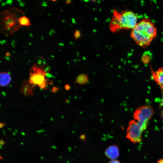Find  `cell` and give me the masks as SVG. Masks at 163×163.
<instances>
[{
    "label": "cell",
    "mask_w": 163,
    "mask_h": 163,
    "mask_svg": "<svg viewBox=\"0 0 163 163\" xmlns=\"http://www.w3.org/2000/svg\"><path fill=\"white\" fill-rule=\"evenodd\" d=\"M157 34V29L154 23L146 18L137 23L132 29L130 37L138 46L145 48L150 45Z\"/></svg>",
    "instance_id": "1"
},
{
    "label": "cell",
    "mask_w": 163,
    "mask_h": 163,
    "mask_svg": "<svg viewBox=\"0 0 163 163\" xmlns=\"http://www.w3.org/2000/svg\"><path fill=\"white\" fill-rule=\"evenodd\" d=\"M137 16L131 11L125 10L120 12L114 10L110 29L113 32L122 29H132L137 23Z\"/></svg>",
    "instance_id": "2"
},
{
    "label": "cell",
    "mask_w": 163,
    "mask_h": 163,
    "mask_svg": "<svg viewBox=\"0 0 163 163\" xmlns=\"http://www.w3.org/2000/svg\"><path fill=\"white\" fill-rule=\"evenodd\" d=\"M147 125L136 120H130L127 130V138L134 143L140 142L142 140L141 135Z\"/></svg>",
    "instance_id": "3"
},
{
    "label": "cell",
    "mask_w": 163,
    "mask_h": 163,
    "mask_svg": "<svg viewBox=\"0 0 163 163\" xmlns=\"http://www.w3.org/2000/svg\"><path fill=\"white\" fill-rule=\"evenodd\" d=\"M49 70L48 67L44 70L38 67L33 68L30 73V83L33 85H38L41 89H45L48 83L45 77Z\"/></svg>",
    "instance_id": "4"
},
{
    "label": "cell",
    "mask_w": 163,
    "mask_h": 163,
    "mask_svg": "<svg viewBox=\"0 0 163 163\" xmlns=\"http://www.w3.org/2000/svg\"><path fill=\"white\" fill-rule=\"evenodd\" d=\"M154 114L153 107L150 105H144L137 109L134 112L133 117L135 120L137 122L148 124Z\"/></svg>",
    "instance_id": "5"
},
{
    "label": "cell",
    "mask_w": 163,
    "mask_h": 163,
    "mask_svg": "<svg viewBox=\"0 0 163 163\" xmlns=\"http://www.w3.org/2000/svg\"><path fill=\"white\" fill-rule=\"evenodd\" d=\"M105 154L109 159L112 160H116L119 155L118 147L116 145L110 146L105 150Z\"/></svg>",
    "instance_id": "6"
},
{
    "label": "cell",
    "mask_w": 163,
    "mask_h": 163,
    "mask_svg": "<svg viewBox=\"0 0 163 163\" xmlns=\"http://www.w3.org/2000/svg\"><path fill=\"white\" fill-rule=\"evenodd\" d=\"M152 77L153 80L163 90V67L161 68L157 71H152Z\"/></svg>",
    "instance_id": "7"
},
{
    "label": "cell",
    "mask_w": 163,
    "mask_h": 163,
    "mask_svg": "<svg viewBox=\"0 0 163 163\" xmlns=\"http://www.w3.org/2000/svg\"><path fill=\"white\" fill-rule=\"evenodd\" d=\"M10 76L8 73L1 72L0 74V85L2 87L8 85L11 81Z\"/></svg>",
    "instance_id": "8"
},
{
    "label": "cell",
    "mask_w": 163,
    "mask_h": 163,
    "mask_svg": "<svg viewBox=\"0 0 163 163\" xmlns=\"http://www.w3.org/2000/svg\"><path fill=\"white\" fill-rule=\"evenodd\" d=\"M89 80L88 75L82 73L77 76L75 82L79 85H84L88 83Z\"/></svg>",
    "instance_id": "9"
},
{
    "label": "cell",
    "mask_w": 163,
    "mask_h": 163,
    "mask_svg": "<svg viewBox=\"0 0 163 163\" xmlns=\"http://www.w3.org/2000/svg\"><path fill=\"white\" fill-rule=\"evenodd\" d=\"M22 86L21 87V92L26 96H29L30 95H31L32 92L31 90L30 89V85H26L25 82H24Z\"/></svg>",
    "instance_id": "10"
},
{
    "label": "cell",
    "mask_w": 163,
    "mask_h": 163,
    "mask_svg": "<svg viewBox=\"0 0 163 163\" xmlns=\"http://www.w3.org/2000/svg\"><path fill=\"white\" fill-rule=\"evenodd\" d=\"M20 25L23 26H28L30 25L29 20L28 18L25 16L20 18L18 20Z\"/></svg>",
    "instance_id": "11"
},
{
    "label": "cell",
    "mask_w": 163,
    "mask_h": 163,
    "mask_svg": "<svg viewBox=\"0 0 163 163\" xmlns=\"http://www.w3.org/2000/svg\"><path fill=\"white\" fill-rule=\"evenodd\" d=\"M15 23V21L12 18L10 17H7L6 18L5 21V25L7 27L11 28V27L14 26Z\"/></svg>",
    "instance_id": "12"
},
{
    "label": "cell",
    "mask_w": 163,
    "mask_h": 163,
    "mask_svg": "<svg viewBox=\"0 0 163 163\" xmlns=\"http://www.w3.org/2000/svg\"><path fill=\"white\" fill-rule=\"evenodd\" d=\"M150 59L149 56L145 54L143 56L142 61L144 63L147 64L149 62Z\"/></svg>",
    "instance_id": "13"
},
{
    "label": "cell",
    "mask_w": 163,
    "mask_h": 163,
    "mask_svg": "<svg viewBox=\"0 0 163 163\" xmlns=\"http://www.w3.org/2000/svg\"><path fill=\"white\" fill-rule=\"evenodd\" d=\"M81 35V32L80 31L77 30L75 31L74 34V36L75 39H78L80 37Z\"/></svg>",
    "instance_id": "14"
},
{
    "label": "cell",
    "mask_w": 163,
    "mask_h": 163,
    "mask_svg": "<svg viewBox=\"0 0 163 163\" xmlns=\"http://www.w3.org/2000/svg\"><path fill=\"white\" fill-rule=\"evenodd\" d=\"M19 3L20 6L21 7H24L25 6V3L24 2H21L20 0H18L17 1Z\"/></svg>",
    "instance_id": "15"
},
{
    "label": "cell",
    "mask_w": 163,
    "mask_h": 163,
    "mask_svg": "<svg viewBox=\"0 0 163 163\" xmlns=\"http://www.w3.org/2000/svg\"><path fill=\"white\" fill-rule=\"evenodd\" d=\"M65 89L67 91H68L70 89V86L69 84H67L65 85Z\"/></svg>",
    "instance_id": "16"
},
{
    "label": "cell",
    "mask_w": 163,
    "mask_h": 163,
    "mask_svg": "<svg viewBox=\"0 0 163 163\" xmlns=\"http://www.w3.org/2000/svg\"><path fill=\"white\" fill-rule=\"evenodd\" d=\"M162 98L160 103V105L163 107V90H162Z\"/></svg>",
    "instance_id": "17"
},
{
    "label": "cell",
    "mask_w": 163,
    "mask_h": 163,
    "mask_svg": "<svg viewBox=\"0 0 163 163\" xmlns=\"http://www.w3.org/2000/svg\"><path fill=\"white\" fill-rule=\"evenodd\" d=\"M109 163H121L119 161L116 160H112Z\"/></svg>",
    "instance_id": "18"
},
{
    "label": "cell",
    "mask_w": 163,
    "mask_h": 163,
    "mask_svg": "<svg viewBox=\"0 0 163 163\" xmlns=\"http://www.w3.org/2000/svg\"><path fill=\"white\" fill-rule=\"evenodd\" d=\"M42 6L43 7H47L48 6V4L45 1H43Z\"/></svg>",
    "instance_id": "19"
},
{
    "label": "cell",
    "mask_w": 163,
    "mask_h": 163,
    "mask_svg": "<svg viewBox=\"0 0 163 163\" xmlns=\"http://www.w3.org/2000/svg\"><path fill=\"white\" fill-rule=\"evenodd\" d=\"M6 2L8 4L11 5L13 3V1H11V0H9V1H7Z\"/></svg>",
    "instance_id": "20"
},
{
    "label": "cell",
    "mask_w": 163,
    "mask_h": 163,
    "mask_svg": "<svg viewBox=\"0 0 163 163\" xmlns=\"http://www.w3.org/2000/svg\"><path fill=\"white\" fill-rule=\"evenodd\" d=\"M58 88H54L52 90V92L53 93H56L58 91Z\"/></svg>",
    "instance_id": "21"
},
{
    "label": "cell",
    "mask_w": 163,
    "mask_h": 163,
    "mask_svg": "<svg viewBox=\"0 0 163 163\" xmlns=\"http://www.w3.org/2000/svg\"><path fill=\"white\" fill-rule=\"evenodd\" d=\"M6 41L4 40H3L0 41V43H1V45H2L4 44V43H6Z\"/></svg>",
    "instance_id": "22"
},
{
    "label": "cell",
    "mask_w": 163,
    "mask_h": 163,
    "mask_svg": "<svg viewBox=\"0 0 163 163\" xmlns=\"http://www.w3.org/2000/svg\"><path fill=\"white\" fill-rule=\"evenodd\" d=\"M8 4H7V3L6 2H2L1 3V5L3 6H6Z\"/></svg>",
    "instance_id": "23"
},
{
    "label": "cell",
    "mask_w": 163,
    "mask_h": 163,
    "mask_svg": "<svg viewBox=\"0 0 163 163\" xmlns=\"http://www.w3.org/2000/svg\"><path fill=\"white\" fill-rule=\"evenodd\" d=\"M157 163H163V159H159L157 162Z\"/></svg>",
    "instance_id": "24"
},
{
    "label": "cell",
    "mask_w": 163,
    "mask_h": 163,
    "mask_svg": "<svg viewBox=\"0 0 163 163\" xmlns=\"http://www.w3.org/2000/svg\"><path fill=\"white\" fill-rule=\"evenodd\" d=\"M10 56V53L9 52H7L6 53V56L9 57V56Z\"/></svg>",
    "instance_id": "25"
},
{
    "label": "cell",
    "mask_w": 163,
    "mask_h": 163,
    "mask_svg": "<svg viewBox=\"0 0 163 163\" xmlns=\"http://www.w3.org/2000/svg\"><path fill=\"white\" fill-rule=\"evenodd\" d=\"M42 61L41 60H38V64L40 65L42 63Z\"/></svg>",
    "instance_id": "26"
},
{
    "label": "cell",
    "mask_w": 163,
    "mask_h": 163,
    "mask_svg": "<svg viewBox=\"0 0 163 163\" xmlns=\"http://www.w3.org/2000/svg\"><path fill=\"white\" fill-rule=\"evenodd\" d=\"M11 45L13 47V48H15V43H13V42H12L11 43Z\"/></svg>",
    "instance_id": "27"
},
{
    "label": "cell",
    "mask_w": 163,
    "mask_h": 163,
    "mask_svg": "<svg viewBox=\"0 0 163 163\" xmlns=\"http://www.w3.org/2000/svg\"><path fill=\"white\" fill-rule=\"evenodd\" d=\"M5 58L8 61H9L10 59V58L9 57L6 56L5 57Z\"/></svg>",
    "instance_id": "28"
},
{
    "label": "cell",
    "mask_w": 163,
    "mask_h": 163,
    "mask_svg": "<svg viewBox=\"0 0 163 163\" xmlns=\"http://www.w3.org/2000/svg\"><path fill=\"white\" fill-rule=\"evenodd\" d=\"M53 33L51 31H50L49 32V35H50L51 36H52V34H53Z\"/></svg>",
    "instance_id": "29"
},
{
    "label": "cell",
    "mask_w": 163,
    "mask_h": 163,
    "mask_svg": "<svg viewBox=\"0 0 163 163\" xmlns=\"http://www.w3.org/2000/svg\"><path fill=\"white\" fill-rule=\"evenodd\" d=\"M51 31L53 33H56V32L55 31H54L52 29L51 30Z\"/></svg>",
    "instance_id": "30"
},
{
    "label": "cell",
    "mask_w": 163,
    "mask_h": 163,
    "mask_svg": "<svg viewBox=\"0 0 163 163\" xmlns=\"http://www.w3.org/2000/svg\"><path fill=\"white\" fill-rule=\"evenodd\" d=\"M70 2H71V1H66V3L67 4H70Z\"/></svg>",
    "instance_id": "31"
},
{
    "label": "cell",
    "mask_w": 163,
    "mask_h": 163,
    "mask_svg": "<svg viewBox=\"0 0 163 163\" xmlns=\"http://www.w3.org/2000/svg\"><path fill=\"white\" fill-rule=\"evenodd\" d=\"M29 36L31 37H33V35L32 33H30L29 34Z\"/></svg>",
    "instance_id": "32"
},
{
    "label": "cell",
    "mask_w": 163,
    "mask_h": 163,
    "mask_svg": "<svg viewBox=\"0 0 163 163\" xmlns=\"http://www.w3.org/2000/svg\"><path fill=\"white\" fill-rule=\"evenodd\" d=\"M161 115L162 118H163V110L162 112L161 113Z\"/></svg>",
    "instance_id": "33"
},
{
    "label": "cell",
    "mask_w": 163,
    "mask_h": 163,
    "mask_svg": "<svg viewBox=\"0 0 163 163\" xmlns=\"http://www.w3.org/2000/svg\"><path fill=\"white\" fill-rule=\"evenodd\" d=\"M41 39L42 40H43L44 39V37L43 36H42Z\"/></svg>",
    "instance_id": "34"
},
{
    "label": "cell",
    "mask_w": 163,
    "mask_h": 163,
    "mask_svg": "<svg viewBox=\"0 0 163 163\" xmlns=\"http://www.w3.org/2000/svg\"><path fill=\"white\" fill-rule=\"evenodd\" d=\"M28 44L30 46H31L32 45V43H31L30 42H29L28 43Z\"/></svg>",
    "instance_id": "35"
},
{
    "label": "cell",
    "mask_w": 163,
    "mask_h": 163,
    "mask_svg": "<svg viewBox=\"0 0 163 163\" xmlns=\"http://www.w3.org/2000/svg\"><path fill=\"white\" fill-rule=\"evenodd\" d=\"M12 41H13L12 42H13V43H14L15 44V43H16V41H14V40H12Z\"/></svg>",
    "instance_id": "36"
},
{
    "label": "cell",
    "mask_w": 163,
    "mask_h": 163,
    "mask_svg": "<svg viewBox=\"0 0 163 163\" xmlns=\"http://www.w3.org/2000/svg\"><path fill=\"white\" fill-rule=\"evenodd\" d=\"M13 53H15V51H14L13 52Z\"/></svg>",
    "instance_id": "37"
},
{
    "label": "cell",
    "mask_w": 163,
    "mask_h": 163,
    "mask_svg": "<svg viewBox=\"0 0 163 163\" xmlns=\"http://www.w3.org/2000/svg\"><path fill=\"white\" fill-rule=\"evenodd\" d=\"M51 57H53V58L54 57V56H51Z\"/></svg>",
    "instance_id": "38"
}]
</instances>
